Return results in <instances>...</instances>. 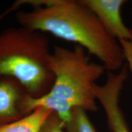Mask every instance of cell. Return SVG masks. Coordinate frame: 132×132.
Returning <instances> with one entry per match:
<instances>
[{
    "mask_svg": "<svg viewBox=\"0 0 132 132\" xmlns=\"http://www.w3.org/2000/svg\"><path fill=\"white\" fill-rule=\"evenodd\" d=\"M38 1L31 11L16 13L20 26L75 43L96 57L108 72L122 68L125 58L121 45L81 0Z\"/></svg>",
    "mask_w": 132,
    "mask_h": 132,
    "instance_id": "6da1fadb",
    "label": "cell"
},
{
    "mask_svg": "<svg viewBox=\"0 0 132 132\" xmlns=\"http://www.w3.org/2000/svg\"><path fill=\"white\" fill-rule=\"evenodd\" d=\"M86 52L77 45L72 49L54 47L48 59L54 82L43 96H28L25 102L28 114L38 108H44L56 113L65 124L75 108L97 111L94 87L106 69L102 64L90 61Z\"/></svg>",
    "mask_w": 132,
    "mask_h": 132,
    "instance_id": "7a4b0ae2",
    "label": "cell"
},
{
    "mask_svg": "<svg viewBox=\"0 0 132 132\" xmlns=\"http://www.w3.org/2000/svg\"><path fill=\"white\" fill-rule=\"evenodd\" d=\"M51 53L44 33L20 26L0 31V79L11 77L33 97L46 94L54 77L49 68Z\"/></svg>",
    "mask_w": 132,
    "mask_h": 132,
    "instance_id": "3957f363",
    "label": "cell"
},
{
    "mask_svg": "<svg viewBox=\"0 0 132 132\" xmlns=\"http://www.w3.org/2000/svg\"><path fill=\"white\" fill-rule=\"evenodd\" d=\"M129 75L126 64L117 72H108L107 78L102 85L94 87L97 101L101 104L111 132H130L122 110L119 105L122 90Z\"/></svg>",
    "mask_w": 132,
    "mask_h": 132,
    "instance_id": "277c9868",
    "label": "cell"
},
{
    "mask_svg": "<svg viewBox=\"0 0 132 132\" xmlns=\"http://www.w3.org/2000/svg\"><path fill=\"white\" fill-rule=\"evenodd\" d=\"M94 12L106 32L120 42L132 40V29L123 21L121 11L126 0H81Z\"/></svg>",
    "mask_w": 132,
    "mask_h": 132,
    "instance_id": "5b68a950",
    "label": "cell"
},
{
    "mask_svg": "<svg viewBox=\"0 0 132 132\" xmlns=\"http://www.w3.org/2000/svg\"><path fill=\"white\" fill-rule=\"evenodd\" d=\"M29 95L14 78L4 77L0 79V126L28 115L25 102Z\"/></svg>",
    "mask_w": 132,
    "mask_h": 132,
    "instance_id": "8992f818",
    "label": "cell"
},
{
    "mask_svg": "<svg viewBox=\"0 0 132 132\" xmlns=\"http://www.w3.org/2000/svg\"><path fill=\"white\" fill-rule=\"evenodd\" d=\"M52 112L48 109L38 108L20 119L0 126V132H40Z\"/></svg>",
    "mask_w": 132,
    "mask_h": 132,
    "instance_id": "52a82bcc",
    "label": "cell"
},
{
    "mask_svg": "<svg viewBox=\"0 0 132 132\" xmlns=\"http://www.w3.org/2000/svg\"><path fill=\"white\" fill-rule=\"evenodd\" d=\"M86 113L81 108H74L70 120L64 126L65 132H97Z\"/></svg>",
    "mask_w": 132,
    "mask_h": 132,
    "instance_id": "ba28073f",
    "label": "cell"
},
{
    "mask_svg": "<svg viewBox=\"0 0 132 132\" xmlns=\"http://www.w3.org/2000/svg\"><path fill=\"white\" fill-rule=\"evenodd\" d=\"M65 123L54 112L48 117L40 132H65Z\"/></svg>",
    "mask_w": 132,
    "mask_h": 132,
    "instance_id": "9c48e42d",
    "label": "cell"
},
{
    "mask_svg": "<svg viewBox=\"0 0 132 132\" xmlns=\"http://www.w3.org/2000/svg\"><path fill=\"white\" fill-rule=\"evenodd\" d=\"M119 42L122 47L126 64L132 75V40H122Z\"/></svg>",
    "mask_w": 132,
    "mask_h": 132,
    "instance_id": "30bf717a",
    "label": "cell"
},
{
    "mask_svg": "<svg viewBox=\"0 0 132 132\" xmlns=\"http://www.w3.org/2000/svg\"><path fill=\"white\" fill-rule=\"evenodd\" d=\"M131 14H132V11H131Z\"/></svg>",
    "mask_w": 132,
    "mask_h": 132,
    "instance_id": "8fae6325",
    "label": "cell"
}]
</instances>
